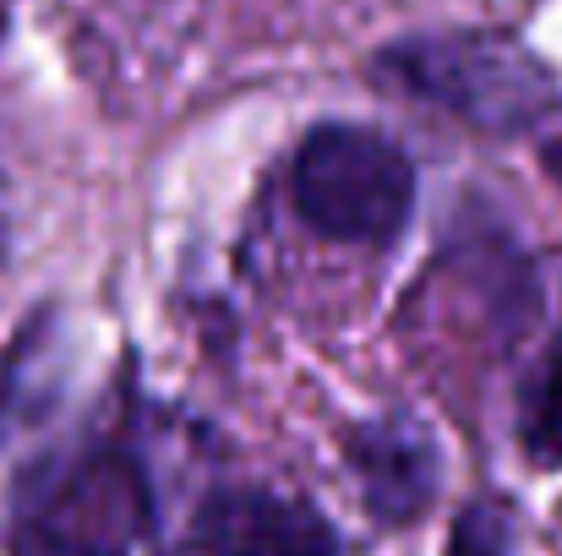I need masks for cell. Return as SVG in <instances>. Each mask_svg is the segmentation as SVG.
Masks as SVG:
<instances>
[{
	"instance_id": "obj_1",
	"label": "cell",
	"mask_w": 562,
	"mask_h": 556,
	"mask_svg": "<svg viewBox=\"0 0 562 556\" xmlns=\"http://www.w3.org/2000/svg\"><path fill=\"white\" fill-rule=\"evenodd\" d=\"M376 82L398 88L415 104L459 115L481 132H519L547 115L558 82L536 60L530 44L497 27H453V33H409L372 60Z\"/></svg>"
},
{
	"instance_id": "obj_2",
	"label": "cell",
	"mask_w": 562,
	"mask_h": 556,
	"mask_svg": "<svg viewBox=\"0 0 562 556\" xmlns=\"http://www.w3.org/2000/svg\"><path fill=\"white\" fill-rule=\"evenodd\" d=\"M148 530V480L115 447L55 453L11 491L16 556H126Z\"/></svg>"
},
{
	"instance_id": "obj_3",
	"label": "cell",
	"mask_w": 562,
	"mask_h": 556,
	"mask_svg": "<svg viewBox=\"0 0 562 556\" xmlns=\"http://www.w3.org/2000/svg\"><path fill=\"white\" fill-rule=\"evenodd\" d=\"M295 213L345 246H387L415 207V164L409 154L372 126L328 121L306 132L290 164Z\"/></svg>"
},
{
	"instance_id": "obj_4",
	"label": "cell",
	"mask_w": 562,
	"mask_h": 556,
	"mask_svg": "<svg viewBox=\"0 0 562 556\" xmlns=\"http://www.w3.org/2000/svg\"><path fill=\"white\" fill-rule=\"evenodd\" d=\"M191 541L202 556H339L328 519L312 502L257 486L207 497Z\"/></svg>"
},
{
	"instance_id": "obj_5",
	"label": "cell",
	"mask_w": 562,
	"mask_h": 556,
	"mask_svg": "<svg viewBox=\"0 0 562 556\" xmlns=\"http://www.w3.org/2000/svg\"><path fill=\"white\" fill-rule=\"evenodd\" d=\"M350 469L361 480V497L382 524H404L415 519L442 480L437 464V442L426 436V425L415 420H372L350 436Z\"/></svg>"
},
{
	"instance_id": "obj_6",
	"label": "cell",
	"mask_w": 562,
	"mask_h": 556,
	"mask_svg": "<svg viewBox=\"0 0 562 556\" xmlns=\"http://www.w3.org/2000/svg\"><path fill=\"white\" fill-rule=\"evenodd\" d=\"M519 420H525V447H530L541 464H558L562 469V344L541 361V371L530 376Z\"/></svg>"
},
{
	"instance_id": "obj_7",
	"label": "cell",
	"mask_w": 562,
	"mask_h": 556,
	"mask_svg": "<svg viewBox=\"0 0 562 556\" xmlns=\"http://www.w3.org/2000/svg\"><path fill=\"white\" fill-rule=\"evenodd\" d=\"M448 556H514L508 508H497V502H470V508L453 519Z\"/></svg>"
},
{
	"instance_id": "obj_8",
	"label": "cell",
	"mask_w": 562,
	"mask_h": 556,
	"mask_svg": "<svg viewBox=\"0 0 562 556\" xmlns=\"http://www.w3.org/2000/svg\"><path fill=\"white\" fill-rule=\"evenodd\" d=\"M0 33H5V11H0Z\"/></svg>"
}]
</instances>
